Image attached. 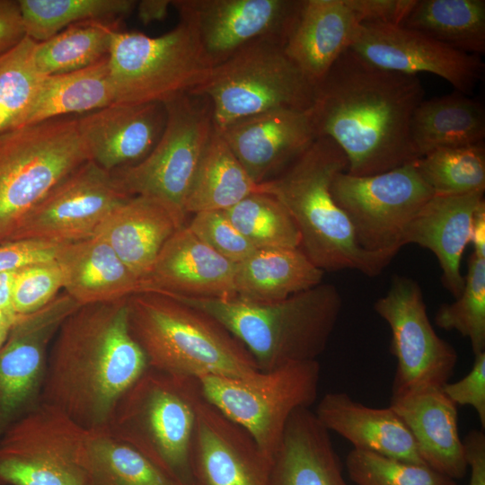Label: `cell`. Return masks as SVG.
I'll return each mask as SVG.
<instances>
[{"label":"cell","instance_id":"obj_47","mask_svg":"<svg viewBox=\"0 0 485 485\" xmlns=\"http://www.w3.org/2000/svg\"><path fill=\"white\" fill-rule=\"evenodd\" d=\"M360 22L401 25L416 0H348Z\"/></svg>","mask_w":485,"mask_h":485},{"label":"cell","instance_id":"obj_8","mask_svg":"<svg viewBox=\"0 0 485 485\" xmlns=\"http://www.w3.org/2000/svg\"><path fill=\"white\" fill-rule=\"evenodd\" d=\"M284 45L259 40L213 66L189 93L206 98L214 127L275 109L309 110L315 84L286 55Z\"/></svg>","mask_w":485,"mask_h":485},{"label":"cell","instance_id":"obj_20","mask_svg":"<svg viewBox=\"0 0 485 485\" xmlns=\"http://www.w3.org/2000/svg\"><path fill=\"white\" fill-rule=\"evenodd\" d=\"M310 109L270 110L217 131L251 178L261 184L285 171L317 138Z\"/></svg>","mask_w":485,"mask_h":485},{"label":"cell","instance_id":"obj_18","mask_svg":"<svg viewBox=\"0 0 485 485\" xmlns=\"http://www.w3.org/2000/svg\"><path fill=\"white\" fill-rule=\"evenodd\" d=\"M349 48L384 70L415 75L434 74L465 95L473 93L484 75L485 66L478 55L456 50L396 24L360 23Z\"/></svg>","mask_w":485,"mask_h":485},{"label":"cell","instance_id":"obj_26","mask_svg":"<svg viewBox=\"0 0 485 485\" xmlns=\"http://www.w3.org/2000/svg\"><path fill=\"white\" fill-rule=\"evenodd\" d=\"M390 407L411 433L428 466L453 480L465 476L468 464L459 436L457 405L442 389L391 399Z\"/></svg>","mask_w":485,"mask_h":485},{"label":"cell","instance_id":"obj_40","mask_svg":"<svg viewBox=\"0 0 485 485\" xmlns=\"http://www.w3.org/2000/svg\"><path fill=\"white\" fill-rule=\"evenodd\" d=\"M254 248H299L298 228L287 209L266 192L251 194L225 210Z\"/></svg>","mask_w":485,"mask_h":485},{"label":"cell","instance_id":"obj_28","mask_svg":"<svg viewBox=\"0 0 485 485\" xmlns=\"http://www.w3.org/2000/svg\"><path fill=\"white\" fill-rule=\"evenodd\" d=\"M63 289L80 306L114 302L143 292L141 280L98 234L63 244L56 258Z\"/></svg>","mask_w":485,"mask_h":485},{"label":"cell","instance_id":"obj_50","mask_svg":"<svg viewBox=\"0 0 485 485\" xmlns=\"http://www.w3.org/2000/svg\"><path fill=\"white\" fill-rule=\"evenodd\" d=\"M170 0H141L137 1L136 9L138 20L144 25L165 19L168 13Z\"/></svg>","mask_w":485,"mask_h":485},{"label":"cell","instance_id":"obj_38","mask_svg":"<svg viewBox=\"0 0 485 485\" xmlns=\"http://www.w3.org/2000/svg\"><path fill=\"white\" fill-rule=\"evenodd\" d=\"M37 44L25 36L0 56V133L22 127L45 77L35 63Z\"/></svg>","mask_w":485,"mask_h":485},{"label":"cell","instance_id":"obj_11","mask_svg":"<svg viewBox=\"0 0 485 485\" xmlns=\"http://www.w3.org/2000/svg\"><path fill=\"white\" fill-rule=\"evenodd\" d=\"M317 360L289 363L246 378L198 377L205 399L243 428L271 461L291 414L309 408L318 394Z\"/></svg>","mask_w":485,"mask_h":485},{"label":"cell","instance_id":"obj_37","mask_svg":"<svg viewBox=\"0 0 485 485\" xmlns=\"http://www.w3.org/2000/svg\"><path fill=\"white\" fill-rule=\"evenodd\" d=\"M26 36L47 40L86 21L119 22L137 6L134 0H18Z\"/></svg>","mask_w":485,"mask_h":485},{"label":"cell","instance_id":"obj_31","mask_svg":"<svg viewBox=\"0 0 485 485\" xmlns=\"http://www.w3.org/2000/svg\"><path fill=\"white\" fill-rule=\"evenodd\" d=\"M484 137L483 104L457 91L423 100L410 123V140L419 158L436 149L473 146Z\"/></svg>","mask_w":485,"mask_h":485},{"label":"cell","instance_id":"obj_14","mask_svg":"<svg viewBox=\"0 0 485 485\" xmlns=\"http://www.w3.org/2000/svg\"><path fill=\"white\" fill-rule=\"evenodd\" d=\"M374 310L392 331L391 352L397 363L391 399L442 389L454 375L458 355L431 325L419 285L394 276Z\"/></svg>","mask_w":485,"mask_h":485},{"label":"cell","instance_id":"obj_4","mask_svg":"<svg viewBox=\"0 0 485 485\" xmlns=\"http://www.w3.org/2000/svg\"><path fill=\"white\" fill-rule=\"evenodd\" d=\"M165 295L220 322L247 348L260 371L317 360L327 347L342 306L339 290L328 283L267 303Z\"/></svg>","mask_w":485,"mask_h":485},{"label":"cell","instance_id":"obj_43","mask_svg":"<svg viewBox=\"0 0 485 485\" xmlns=\"http://www.w3.org/2000/svg\"><path fill=\"white\" fill-rule=\"evenodd\" d=\"M63 288V275L54 260L29 265L17 271L13 290V310L28 314L50 303Z\"/></svg>","mask_w":485,"mask_h":485},{"label":"cell","instance_id":"obj_36","mask_svg":"<svg viewBox=\"0 0 485 485\" xmlns=\"http://www.w3.org/2000/svg\"><path fill=\"white\" fill-rule=\"evenodd\" d=\"M119 22L86 21L38 42L35 63L44 76L87 67L109 55Z\"/></svg>","mask_w":485,"mask_h":485},{"label":"cell","instance_id":"obj_9","mask_svg":"<svg viewBox=\"0 0 485 485\" xmlns=\"http://www.w3.org/2000/svg\"><path fill=\"white\" fill-rule=\"evenodd\" d=\"M163 105L165 125L154 148L138 163L110 172L126 195L157 199L182 227L187 198L215 127L210 103L202 96L187 93Z\"/></svg>","mask_w":485,"mask_h":485},{"label":"cell","instance_id":"obj_30","mask_svg":"<svg viewBox=\"0 0 485 485\" xmlns=\"http://www.w3.org/2000/svg\"><path fill=\"white\" fill-rule=\"evenodd\" d=\"M324 271L300 248H258L236 264V297L251 302H275L322 283Z\"/></svg>","mask_w":485,"mask_h":485},{"label":"cell","instance_id":"obj_29","mask_svg":"<svg viewBox=\"0 0 485 485\" xmlns=\"http://www.w3.org/2000/svg\"><path fill=\"white\" fill-rule=\"evenodd\" d=\"M180 228L163 203L133 196L110 211L94 234L104 238L142 282L163 245Z\"/></svg>","mask_w":485,"mask_h":485},{"label":"cell","instance_id":"obj_53","mask_svg":"<svg viewBox=\"0 0 485 485\" xmlns=\"http://www.w3.org/2000/svg\"><path fill=\"white\" fill-rule=\"evenodd\" d=\"M20 314L0 310V329H11Z\"/></svg>","mask_w":485,"mask_h":485},{"label":"cell","instance_id":"obj_51","mask_svg":"<svg viewBox=\"0 0 485 485\" xmlns=\"http://www.w3.org/2000/svg\"><path fill=\"white\" fill-rule=\"evenodd\" d=\"M470 243L473 254L485 258V202L477 210L472 224Z\"/></svg>","mask_w":485,"mask_h":485},{"label":"cell","instance_id":"obj_46","mask_svg":"<svg viewBox=\"0 0 485 485\" xmlns=\"http://www.w3.org/2000/svg\"><path fill=\"white\" fill-rule=\"evenodd\" d=\"M63 244L41 240H18L0 244V272L54 260Z\"/></svg>","mask_w":485,"mask_h":485},{"label":"cell","instance_id":"obj_33","mask_svg":"<svg viewBox=\"0 0 485 485\" xmlns=\"http://www.w3.org/2000/svg\"><path fill=\"white\" fill-rule=\"evenodd\" d=\"M257 192H264L262 183L258 184L251 178L215 128L187 198V215L226 210Z\"/></svg>","mask_w":485,"mask_h":485},{"label":"cell","instance_id":"obj_5","mask_svg":"<svg viewBox=\"0 0 485 485\" xmlns=\"http://www.w3.org/2000/svg\"><path fill=\"white\" fill-rule=\"evenodd\" d=\"M130 333L149 367L186 376L246 378L259 369L247 348L209 314L174 297L141 292L128 297Z\"/></svg>","mask_w":485,"mask_h":485},{"label":"cell","instance_id":"obj_52","mask_svg":"<svg viewBox=\"0 0 485 485\" xmlns=\"http://www.w3.org/2000/svg\"><path fill=\"white\" fill-rule=\"evenodd\" d=\"M18 270L0 272V310L2 311L15 313L13 310V290Z\"/></svg>","mask_w":485,"mask_h":485},{"label":"cell","instance_id":"obj_7","mask_svg":"<svg viewBox=\"0 0 485 485\" xmlns=\"http://www.w3.org/2000/svg\"><path fill=\"white\" fill-rule=\"evenodd\" d=\"M78 115L0 133V244L10 242L27 214L89 160Z\"/></svg>","mask_w":485,"mask_h":485},{"label":"cell","instance_id":"obj_54","mask_svg":"<svg viewBox=\"0 0 485 485\" xmlns=\"http://www.w3.org/2000/svg\"><path fill=\"white\" fill-rule=\"evenodd\" d=\"M9 330L8 329H0V348L2 347L4 342L5 341L7 336H8V333H9Z\"/></svg>","mask_w":485,"mask_h":485},{"label":"cell","instance_id":"obj_1","mask_svg":"<svg viewBox=\"0 0 485 485\" xmlns=\"http://www.w3.org/2000/svg\"><path fill=\"white\" fill-rule=\"evenodd\" d=\"M425 90L415 75L377 67L346 49L315 85L310 109L316 137H329L347 173L370 176L417 160L410 123Z\"/></svg>","mask_w":485,"mask_h":485},{"label":"cell","instance_id":"obj_19","mask_svg":"<svg viewBox=\"0 0 485 485\" xmlns=\"http://www.w3.org/2000/svg\"><path fill=\"white\" fill-rule=\"evenodd\" d=\"M271 463L243 428L202 394L190 450L193 485H268Z\"/></svg>","mask_w":485,"mask_h":485},{"label":"cell","instance_id":"obj_42","mask_svg":"<svg viewBox=\"0 0 485 485\" xmlns=\"http://www.w3.org/2000/svg\"><path fill=\"white\" fill-rule=\"evenodd\" d=\"M345 466L357 485H457L426 464L357 449L348 454Z\"/></svg>","mask_w":485,"mask_h":485},{"label":"cell","instance_id":"obj_45","mask_svg":"<svg viewBox=\"0 0 485 485\" xmlns=\"http://www.w3.org/2000/svg\"><path fill=\"white\" fill-rule=\"evenodd\" d=\"M443 392L455 405L471 406L485 428V351L474 355L471 371L462 379L446 383Z\"/></svg>","mask_w":485,"mask_h":485},{"label":"cell","instance_id":"obj_32","mask_svg":"<svg viewBox=\"0 0 485 485\" xmlns=\"http://www.w3.org/2000/svg\"><path fill=\"white\" fill-rule=\"evenodd\" d=\"M108 60L109 55L87 67L45 76L22 127L113 104Z\"/></svg>","mask_w":485,"mask_h":485},{"label":"cell","instance_id":"obj_22","mask_svg":"<svg viewBox=\"0 0 485 485\" xmlns=\"http://www.w3.org/2000/svg\"><path fill=\"white\" fill-rule=\"evenodd\" d=\"M235 270V263L216 252L184 225L162 248L142 281L143 292L234 298Z\"/></svg>","mask_w":485,"mask_h":485},{"label":"cell","instance_id":"obj_6","mask_svg":"<svg viewBox=\"0 0 485 485\" xmlns=\"http://www.w3.org/2000/svg\"><path fill=\"white\" fill-rule=\"evenodd\" d=\"M201 396L198 378L148 366L117 401L108 428L167 475L193 485L190 450Z\"/></svg>","mask_w":485,"mask_h":485},{"label":"cell","instance_id":"obj_2","mask_svg":"<svg viewBox=\"0 0 485 485\" xmlns=\"http://www.w3.org/2000/svg\"><path fill=\"white\" fill-rule=\"evenodd\" d=\"M147 367L129 331L128 298L82 305L52 341L39 401L86 430L105 428L119 399Z\"/></svg>","mask_w":485,"mask_h":485},{"label":"cell","instance_id":"obj_16","mask_svg":"<svg viewBox=\"0 0 485 485\" xmlns=\"http://www.w3.org/2000/svg\"><path fill=\"white\" fill-rule=\"evenodd\" d=\"M301 0H175L180 21L195 32L215 66L259 40L285 45Z\"/></svg>","mask_w":485,"mask_h":485},{"label":"cell","instance_id":"obj_25","mask_svg":"<svg viewBox=\"0 0 485 485\" xmlns=\"http://www.w3.org/2000/svg\"><path fill=\"white\" fill-rule=\"evenodd\" d=\"M313 412L329 432L349 441L354 449L426 464L411 433L390 406L369 407L346 392H334L326 393Z\"/></svg>","mask_w":485,"mask_h":485},{"label":"cell","instance_id":"obj_15","mask_svg":"<svg viewBox=\"0 0 485 485\" xmlns=\"http://www.w3.org/2000/svg\"><path fill=\"white\" fill-rule=\"evenodd\" d=\"M128 197L111 172L87 161L60 181L23 218L12 241L66 244L90 238Z\"/></svg>","mask_w":485,"mask_h":485},{"label":"cell","instance_id":"obj_44","mask_svg":"<svg viewBox=\"0 0 485 485\" xmlns=\"http://www.w3.org/2000/svg\"><path fill=\"white\" fill-rule=\"evenodd\" d=\"M187 226L216 252L235 264L256 249L234 226L225 210L193 214Z\"/></svg>","mask_w":485,"mask_h":485},{"label":"cell","instance_id":"obj_10","mask_svg":"<svg viewBox=\"0 0 485 485\" xmlns=\"http://www.w3.org/2000/svg\"><path fill=\"white\" fill-rule=\"evenodd\" d=\"M114 103H164L190 92L213 67L194 31L183 22L149 37L137 31L114 32L109 52Z\"/></svg>","mask_w":485,"mask_h":485},{"label":"cell","instance_id":"obj_24","mask_svg":"<svg viewBox=\"0 0 485 485\" xmlns=\"http://www.w3.org/2000/svg\"><path fill=\"white\" fill-rule=\"evenodd\" d=\"M360 23L348 0H301L284 52L316 85L349 48Z\"/></svg>","mask_w":485,"mask_h":485},{"label":"cell","instance_id":"obj_12","mask_svg":"<svg viewBox=\"0 0 485 485\" xmlns=\"http://www.w3.org/2000/svg\"><path fill=\"white\" fill-rule=\"evenodd\" d=\"M331 192L357 244L391 260L405 245L410 222L434 195L414 162L370 176L339 172Z\"/></svg>","mask_w":485,"mask_h":485},{"label":"cell","instance_id":"obj_21","mask_svg":"<svg viewBox=\"0 0 485 485\" xmlns=\"http://www.w3.org/2000/svg\"><path fill=\"white\" fill-rule=\"evenodd\" d=\"M165 119L163 103H113L77 116L89 160L109 172L145 158L159 140Z\"/></svg>","mask_w":485,"mask_h":485},{"label":"cell","instance_id":"obj_17","mask_svg":"<svg viewBox=\"0 0 485 485\" xmlns=\"http://www.w3.org/2000/svg\"><path fill=\"white\" fill-rule=\"evenodd\" d=\"M80 305L65 292L36 312L20 314L0 348V436L39 402L48 348Z\"/></svg>","mask_w":485,"mask_h":485},{"label":"cell","instance_id":"obj_13","mask_svg":"<svg viewBox=\"0 0 485 485\" xmlns=\"http://www.w3.org/2000/svg\"><path fill=\"white\" fill-rule=\"evenodd\" d=\"M87 430L39 401L0 436L1 485H88Z\"/></svg>","mask_w":485,"mask_h":485},{"label":"cell","instance_id":"obj_34","mask_svg":"<svg viewBox=\"0 0 485 485\" xmlns=\"http://www.w3.org/2000/svg\"><path fill=\"white\" fill-rule=\"evenodd\" d=\"M401 26L462 52H485L484 0H416Z\"/></svg>","mask_w":485,"mask_h":485},{"label":"cell","instance_id":"obj_41","mask_svg":"<svg viewBox=\"0 0 485 485\" xmlns=\"http://www.w3.org/2000/svg\"><path fill=\"white\" fill-rule=\"evenodd\" d=\"M435 323L468 338L474 355L485 351V258L471 254L461 294L437 309Z\"/></svg>","mask_w":485,"mask_h":485},{"label":"cell","instance_id":"obj_48","mask_svg":"<svg viewBox=\"0 0 485 485\" xmlns=\"http://www.w3.org/2000/svg\"><path fill=\"white\" fill-rule=\"evenodd\" d=\"M26 36L19 1L0 0V56Z\"/></svg>","mask_w":485,"mask_h":485},{"label":"cell","instance_id":"obj_23","mask_svg":"<svg viewBox=\"0 0 485 485\" xmlns=\"http://www.w3.org/2000/svg\"><path fill=\"white\" fill-rule=\"evenodd\" d=\"M484 192L433 197L410 222L404 243L432 251L442 270L443 286L456 298L464 285L461 261L470 243L474 216L484 203Z\"/></svg>","mask_w":485,"mask_h":485},{"label":"cell","instance_id":"obj_35","mask_svg":"<svg viewBox=\"0 0 485 485\" xmlns=\"http://www.w3.org/2000/svg\"><path fill=\"white\" fill-rule=\"evenodd\" d=\"M85 469L88 485H183L108 427L87 430Z\"/></svg>","mask_w":485,"mask_h":485},{"label":"cell","instance_id":"obj_49","mask_svg":"<svg viewBox=\"0 0 485 485\" xmlns=\"http://www.w3.org/2000/svg\"><path fill=\"white\" fill-rule=\"evenodd\" d=\"M465 459L471 469L469 485H485V434L472 429L463 440Z\"/></svg>","mask_w":485,"mask_h":485},{"label":"cell","instance_id":"obj_3","mask_svg":"<svg viewBox=\"0 0 485 485\" xmlns=\"http://www.w3.org/2000/svg\"><path fill=\"white\" fill-rule=\"evenodd\" d=\"M348 167L346 154L333 140L317 137L285 171L263 182V191L287 209L300 234L299 248L316 267L375 277L391 260L357 244L348 218L331 192L334 177Z\"/></svg>","mask_w":485,"mask_h":485},{"label":"cell","instance_id":"obj_39","mask_svg":"<svg viewBox=\"0 0 485 485\" xmlns=\"http://www.w3.org/2000/svg\"><path fill=\"white\" fill-rule=\"evenodd\" d=\"M414 163L434 195H463L485 190L484 142L436 149Z\"/></svg>","mask_w":485,"mask_h":485},{"label":"cell","instance_id":"obj_27","mask_svg":"<svg viewBox=\"0 0 485 485\" xmlns=\"http://www.w3.org/2000/svg\"><path fill=\"white\" fill-rule=\"evenodd\" d=\"M268 485H348L330 432L309 408H298L289 417Z\"/></svg>","mask_w":485,"mask_h":485}]
</instances>
